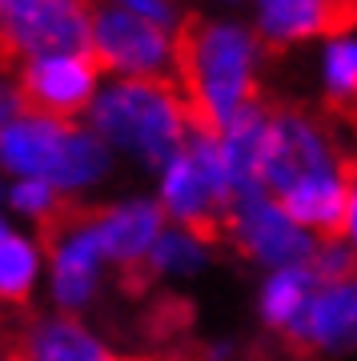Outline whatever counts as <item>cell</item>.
<instances>
[{"label": "cell", "instance_id": "obj_16", "mask_svg": "<svg viewBox=\"0 0 357 361\" xmlns=\"http://www.w3.org/2000/svg\"><path fill=\"white\" fill-rule=\"evenodd\" d=\"M317 273L309 265H294V269H273V273H257L253 285V317L269 337L289 341L301 317H305L309 301L317 293Z\"/></svg>", "mask_w": 357, "mask_h": 361}, {"label": "cell", "instance_id": "obj_8", "mask_svg": "<svg viewBox=\"0 0 357 361\" xmlns=\"http://www.w3.org/2000/svg\"><path fill=\"white\" fill-rule=\"evenodd\" d=\"M181 37L173 28L149 25L92 0L89 56L104 77L116 80H177L181 77Z\"/></svg>", "mask_w": 357, "mask_h": 361}, {"label": "cell", "instance_id": "obj_5", "mask_svg": "<svg viewBox=\"0 0 357 361\" xmlns=\"http://www.w3.org/2000/svg\"><path fill=\"white\" fill-rule=\"evenodd\" d=\"M149 193L161 205L169 225H189V229L217 233L221 217H225V209L233 201V180L217 153L213 129L197 125L189 133V141L153 173Z\"/></svg>", "mask_w": 357, "mask_h": 361}, {"label": "cell", "instance_id": "obj_22", "mask_svg": "<svg viewBox=\"0 0 357 361\" xmlns=\"http://www.w3.org/2000/svg\"><path fill=\"white\" fill-rule=\"evenodd\" d=\"M309 269L317 273V281H337V277H345V273L357 269V257L341 237H321L317 253H313V261H309Z\"/></svg>", "mask_w": 357, "mask_h": 361}, {"label": "cell", "instance_id": "obj_13", "mask_svg": "<svg viewBox=\"0 0 357 361\" xmlns=\"http://www.w3.org/2000/svg\"><path fill=\"white\" fill-rule=\"evenodd\" d=\"M285 345L313 361H353L357 357V269L321 281L305 317Z\"/></svg>", "mask_w": 357, "mask_h": 361}, {"label": "cell", "instance_id": "obj_2", "mask_svg": "<svg viewBox=\"0 0 357 361\" xmlns=\"http://www.w3.org/2000/svg\"><path fill=\"white\" fill-rule=\"evenodd\" d=\"M269 49L241 13H205L181 37V92L197 125L225 129L265 101Z\"/></svg>", "mask_w": 357, "mask_h": 361}, {"label": "cell", "instance_id": "obj_9", "mask_svg": "<svg viewBox=\"0 0 357 361\" xmlns=\"http://www.w3.org/2000/svg\"><path fill=\"white\" fill-rule=\"evenodd\" d=\"M92 0H0V52L32 61L44 52L89 49Z\"/></svg>", "mask_w": 357, "mask_h": 361}, {"label": "cell", "instance_id": "obj_3", "mask_svg": "<svg viewBox=\"0 0 357 361\" xmlns=\"http://www.w3.org/2000/svg\"><path fill=\"white\" fill-rule=\"evenodd\" d=\"M121 161L85 121L28 109L0 129V177H32L52 185L68 209H89L113 193Z\"/></svg>", "mask_w": 357, "mask_h": 361}, {"label": "cell", "instance_id": "obj_26", "mask_svg": "<svg viewBox=\"0 0 357 361\" xmlns=\"http://www.w3.org/2000/svg\"><path fill=\"white\" fill-rule=\"evenodd\" d=\"M213 13H245V0H205Z\"/></svg>", "mask_w": 357, "mask_h": 361}, {"label": "cell", "instance_id": "obj_12", "mask_svg": "<svg viewBox=\"0 0 357 361\" xmlns=\"http://www.w3.org/2000/svg\"><path fill=\"white\" fill-rule=\"evenodd\" d=\"M245 20L265 40L269 52H294L349 28L357 0H245Z\"/></svg>", "mask_w": 357, "mask_h": 361}, {"label": "cell", "instance_id": "obj_23", "mask_svg": "<svg viewBox=\"0 0 357 361\" xmlns=\"http://www.w3.org/2000/svg\"><path fill=\"white\" fill-rule=\"evenodd\" d=\"M28 113V97L20 89V77L16 68H0V129H8L13 121Z\"/></svg>", "mask_w": 357, "mask_h": 361}, {"label": "cell", "instance_id": "obj_4", "mask_svg": "<svg viewBox=\"0 0 357 361\" xmlns=\"http://www.w3.org/2000/svg\"><path fill=\"white\" fill-rule=\"evenodd\" d=\"M89 125L125 169L153 180V173L189 141L197 129L177 80H116L104 77L92 97Z\"/></svg>", "mask_w": 357, "mask_h": 361}, {"label": "cell", "instance_id": "obj_18", "mask_svg": "<svg viewBox=\"0 0 357 361\" xmlns=\"http://www.w3.org/2000/svg\"><path fill=\"white\" fill-rule=\"evenodd\" d=\"M213 137H217L225 173L233 180V197L245 193V189H261V165H265V145H269V101L245 109L225 129H213Z\"/></svg>", "mask_w": 357, "mask_h": 361}, {"label": "cell", "instance_id": "obj_25", "mask_svg": "<svg viewBox=\"0 0 357 361\" xmlns=\"http://www.w3.org/2000/svg\"><path fill=\"white\" fill-rule=\"evenodd\" d=\"M337 237L353 249V257H357V177H353V189H349V205H345V217H341Z\"/></svg>", "mask_w": 357, "mask_h": 361}, {"label": "cell", "instance_id": "obj_7", "mask_svg": "<svg viewBox=\"0 0 357 361\" xmlns=\"http://www.w3.org/2000/svg\"><path fill=\"white\" fill-rule=\"evenodd\" d=\"M217 237L233 257L253 265L257 273L309 265L321 241L317 233H309L301 221L289 217L265 189H245L233 197Z\"/></svg>", "mask_w": 357, "mask_h": 361}, {"label": "cell", "instance_id": "obj_19", "mask_svg": "<svg viewBox=\"0 0 357 361\" xmlns=\"http://www.w3.org/2000/svg\"><path fill=\"white\" fill-rule=\"evenodd\" d=\"M313 89L325 113H357V28H337L313 44Z\"/></svg>", "mask_w": 357, "mask_h": 361}, {"label": "cell", "instance_id": "obj_24", "mask_svg": "<svg viewBox=\"0 0 357 361\" xmlns=\"http://www.w3.org/2000/svg\"><path fill=\"white\" fill-rule=\"evenodd\" d=\"M197 361H245V345L237 337H213L201 345Z\"/></svg>", "mask_w": 357, "mask_h": 361}, {"label": "cell", "instance_id": "obj_10", "mask_svg": "<svg viewBox=\"0 0 357 361\" xmlns=\"http://www.w3.org/2000/svg\"><path fill=\"white\" fill-rule=\"evenodd\" d=\"M85 213H89L97 241H101L116 277H140V265L169 225L153 193L149 189H121V193H109L104 201L89 205Z\"/></svg>", "mask_w": 357, "mask_h": 361}, {"label": "cell", "instance_id": "obj_21", "mask_svg": "<svg viewBox=\"0 0 357 361\" xmlns=\"http://www.w3.org/2000/svg\"><path fill=\"white\" fill-rule=\"evenodd\" d=\"M101 4H113V8H121V13L137 16V20L173 28V32H185V28L193 25L185 0H101Z\"/></svg>", "mask_w": 357, "mask_h": 361}, {"label": "cell", "instance_id": "obj_20", "mask_svg": "<svg viewBox=\"0 0 357 361\" xmlns=\"http://www.w3.org/2000/svg\"><path fill=\"white\" fill-rule=\"evenodd\" d=\"M0 209H4L16 225H25V229H32V233L56 229V225L73 213L52 185L32 180V177H0Z\"/></svg>", "mask_w": 357, "mask_h": 361}, {"label": "cell", "instance_id": "obj_27", "mask_svg": "<svg viewBox=\"0 0 357 361\" xmlns=\"http://www.w3.org/2000/svg\"><path fill=\"white\" fill-rule=\"evenodd\" d=\"M353 157H357V125H353Z\"/></svg>", "mask_w": 357, "mask_h": 361}, {"label": "cell", "instance_id": "obj_15", "mask_svg": "<svg viewBox=\"0 0 357 361\" xmlns=\"http://www.w3.org/2000/svg\"><path fill=\"white\" fill-rule=\"evenodd\" d=\"M221 237L209 229H189V225H165L157 237L153 253L140 265V281L153 285H189L217 265Z\"/></svg>", "mask_w": 357, "mask_h": 361}, {"label": "cell", "instance_id": "obj_6", "mask_svg": "<svg viewBox=\"0 0 357 361\" xmlns=\"http://www.w3.org/2000/svg\"><path fill=\"white\" fill-rule=\"evenodd\" d=\"M113 277L85 209H73L56 229L44 233V310L92 317L104 305Z\"/></svg>", "mask_w": 357, "mask_h": 361}, {"label": "cell", "instance_id": "obj_1", "mask_svg": "<svg viewBox=\"0 0 357 361\" xmlns=\"http://www.w3.org/2000/svg\"><path fill=\"white\" fill-rule=\"evenodd\" d=\"M357 177L353 145L325 113L269 101V145L261 189L317 237H337Z\"/></svg>", "mask_w": 357, "mask_h": 361}, {"label": "cell", "instance_id": "obj_11", "mask_svg": "<svg viewBox=\"0 0 357 361\" xmlns=\"http://www.w3.org/2000/svg\"><path fill=\"white\" fill-rule=\"evenodd\" d=\"M16 77H20V89L28 97V109L61 116V121H85L104 73L97 68L89 49H77V52H44V56L20 61Z\"/></svg>", "mask_w": 357, "mask_h": 361}, {"label": "cell", "instance_id": "obj_17", "mask_svg": "<svg viewBox=\"0 0 357 361\" xmlns=\"http://www.w3.org/2000/svg\"><path fill=\"white\" fill-rule=\"evenodd\" d=\"M44 293V233L8 225L0 233V310H25Z\"/></svg>", "mask_w": 357, "mask_h": 361}, {"label": "cell", "instance_id": "obj_14", "mask_svg": "<svg viewBox=\"0 0 357 361\" xmlns=\"http://www.w3.org/2000/svg\"><path fill=\"white\" fill-rule=\"evenodd\" d=\"M13 361H133L92 317L32 313L13 341Z\"/></svg>", "mask_w": 357, "mask_h": 361}]
</instances>
